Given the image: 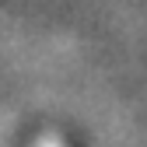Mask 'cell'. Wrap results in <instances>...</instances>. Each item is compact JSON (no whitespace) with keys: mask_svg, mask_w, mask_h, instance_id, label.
Returning <instances> with one entry per match:
<instances>
[{"mask_svg":"<svg viewBox=\"0 0 147 147\" xmlns=\"http://www.w3.org/2000/svg\"><path fill=\"white\" fill-rule=\"evenodd\" d=\"M35 147H81V144L74 140L70 133H63V130H49V133L39 137V144H35Z\"/></svg>","mask_w":147,"mask_h":147,"instance_id":"1","label":"cell"}]
</instances>
